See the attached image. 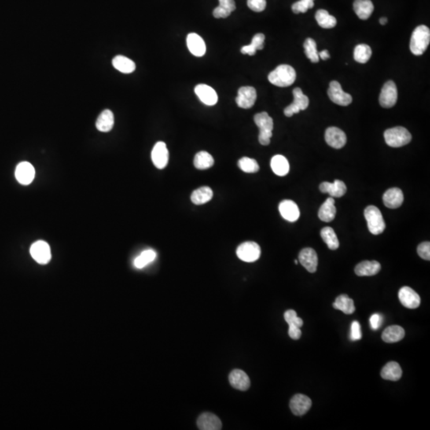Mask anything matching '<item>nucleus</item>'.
Returning <instances> with one entry per match:
<instances>
[{
	"mask_svg": "<svg viewBox=\"0 0 430 430\" xmlns=\"http://www.w3.org/2000/svg\"><path fill=\"white\" fill-rule=\"evenodd\" d=\"M379 22H380V24L381 25H386L387 24V22H388V19H387V18L383 17L380 19Z\"/></svg>",
	"mask_w": 430,
	"mask_h": 430,
	"instance_id": "864d4df0",
	"label": "nucleus"
},
{
	"mask_svg": "<svg viewBox=\"0 0 430 430\" xmlns=\"http://www.w3.org/2000/svg\"><path fill=\"white\" fill-rule=\"evenodd\" d=\"M354 11L360 19L366 20L373 13L374 4L371 0H354Z\"/></svg>",
	"mask_w": 430,
	"mask_h": 430,
	"instance_id": "cd10ccee",
	"label": "nucleus"
},
{
	"mask_svg": "<svg viewBox=\"0 0 430 430\" xmlns=\"http://www.w3.org/2000/svg\"><path fill=\"white\" fill-rule=\"evenodd\" d=\"M284 320L288 323V325H294V326L299 327V328H301L303 326V321H302V319L297 317L296 311L288 310L284 313Z\"/></svg>",
	"mask_w": 430,
	"mask_h": 430,
	"instance_id": "c03bdc74",
	"label": "nucleus"
},
{
	"mask_svg": "<svg viewBox=\"0 0 430 430\" xmlns=\"http://www.w3.org/2000/svg\"><path fill=\"white\" fill-rule=\"evenodd\" d=\"M257 91L252 86H243L240 88L236 97L237 106L244 109L252 108L256 102Z\"/></svg>",
	"mask_w": 430,
	"mask_h": 430,
	"instance_id": "9d476101",
	"label": "nucleus"
},
{
	"mask_svg": "<svg viewBox=\"0 0 430 430\" xmlns=\"http://www.w3.org/2000/svg\"><path fill=\"white\" fill-rule=\"evenodd\" d=\"M156 254L152 250L144 251L140 256L137 257L134 261V265L137 269H142L147 265L153 262L156 259Z\"/></svg>",
	"mask_w": 430,
	"mask_h": 430,
	"instance_id": "a19ab883",
	"label": "nucleus"
},
{
	"mask_svg": "<svg viewBox=\"0 0 430 430\" xmlns=\"http://www.w3.org/2000/svg\"><path fill=\"white\" fill-rule=\"evenodd\" d=\"M266 37L263 34H257L253 38L252 42L248 46H243L241 52L243 54H249L251 56L255 54L258 50H262L264 48Z\"/></svg>",
	"mask_w": 430,
	"mask_h": 430,
	"instance_id": "f704fd0d",
	"label": "nucleus"
},
{
	"mask_svg": "<svg viewBox=\"0 0 430 430\" xmlns=\"http://www.w3.org/2000/svg\"><path fill=\"white\" fill-rule=\"evenodd\" d=\"M271 168L273 172L279 176H284L289 171L288 159L281 155L273 156L271 159Z\"/></svg>",
	"mask_w": 430,
	"mask_h": 430,
	"instance_id": "2f4dec72",
	"label": "nucleus"
},
{
	"mask_svg": "<svg viewBox=\"0 0 430 430\" xmlns=\"http://www.w3.org/2000/svg\"><path fill=\"white\" fill-rule=\"evenodd\" d=\"M314 7V0H299L292 4V12L295 14L305 13Z\"/></svg>",
	"mask_w": 430,
	"mask_h": 430,
	"instance_id": "37998d69",
	"label": "nucleus"
},
{
	"mask_svg": "<svg viewBox=\"0 0 430 430\" xmlns=\"http://www.w3.org/2000/svg\"><path fill=\"white\" fill-rule=\"evenodd\" d=\"M247 5L255 12H262L266 8V0H248Z\"/></svg>",
	"mask_w": 430,
	"mask_h": 430,
	"instance_id": "a18cd8bd",
	"label": "nucleus"
},
{
	"mask_svg": "<svg viewBox=\"0 0 430 430\" xmlns=\"http://www.w3.org/2000/svg\"><path fill=\"white\" fill-rule=\"evenodd\" d=\"M299 263L307 269L309 273H315L318 266V257L312 248L303 249L299 254Z\"/></svg>",
	"mask_w": 430,
	"mask_h": 430,
	"instance_id": "f3484780",
	"label": "nucleus"
},
{
	"mask_svg": "<svg viewBox=\"0 0 430 430\" xmlns=\"http://www.w3.org/2000/svg\"><path fill=\"white\" fill-rule=\"evenodd\" d=\"M333 307L347 315L352 314L355 311V306L353 299L344 294L336 298L333 303Z\"/></svg>",
	"mask_w": 430,
	"mask_h": 430,
	"instance_id": "473e14b6",
	"label": "nucleus"
},
{
	"mask_svg": "<svg viewBox=\"0 0 430 430\" xmlns=\"http://www.w3.org/2000/svg\"><path fill=\"white\" fill-rule=\"evenodd\" d=\"M381 270V265L376 261H364L357 265L354 272L358 277H371L378 274Z\"/></svg>",
	"mask_w": 430,
	"mask_h": 430,
	"instance_id": "393cba45",
	"label": "nucleus"
},
{
	"mask_svg": "<svg viewBox=\"0 0 430 430\" xmlns=\"http://www.w3.org/2000/svg\"><path fill=\"white\" fill-rule=\"evenodd\" d=\"M385 141L387 145L392 148H400L409 144L412 136L407 129L403 127H395L386 130L384 133Z\"/></svg>",
	"mask_w": 430,
	"mask_h": 430,
	"instance_id": "20e7f679",
	"label": "nucleus"
},
{
	"mask_svg": "<svg viewBox=\"0 0 430 430\" xmlns=\"http://www.w3.org/2000/svg\"><path fill=\"white\" fill-rule=\"evenodd\" d=\"M295 264H296V265H297V264H298L297 260H295Z\"/></svg>",
	"mask_w": 430,
	"mask_h": 430,
	"instance_id": "5fc2aeb1",
	"label": "nucleus"
},
{
	"mask_svg": "<svg viewBox=\"0 0 430 430\" xmlns=\"http://www.w3.org/2000/svg\"><path fill=\"white\" fill-rule=\"evenodd\" d=\"M239 168L245 173H256L259 171V165L255 159L251 158L243 157L239 159Z\"/></svg>",
	"mask_w": 430,
	"mask_h": 430,
	"instance_id": "79ce46f5",
	"label": "nucleus"
},
{
	"mask_svg": "<svg viewBox=\"0 0 430 430\" xmlns=\"http://www.w3.org/2000/svg\"><path fill=\"white\" fill-rule=\"evenodd\" d=\"M254 122L259 128L260 144L267 146L270 144V140L273 137V120L271 116L266 112L258 113L254 116Z\"/></svg>",
	"mask_w": 430,
	"mask_h": 430,
	"instance_id": "7ed1b4c3",
	"label": "nucleus"
},
{
	"mask_svg": "<svg viewBox=\"0 0 430 430\" xmlns=\"http://www.w3.org/2000/svg\"><path fill=\"white\" fill-rule=\"evenodd\" d=\"M35 176V170L33 165L28 162L19 163L16 169V179L19 183L29 185L33 182Z\"/></svg>",
	"mask_w": 430,
	"mask_h": 430,
	"instance_id": "dca6fc26",
	"label": "nucleus"
},
{
	"mask_svg": "<svg viewBox=\"0 0 430 430\" xmlns=\"http://www.w3.org/2000/svg\"><path fill=\"white\" fill-rule=\"evenodd\" d=\"M296 78V71L288 65H281L269 74V82L278 87L292 86Z\"/></svg>",
	"mask_w": 430,
	"mask_h": 430,
	"instance_id": "f257e3e1",
	"label": "nucleus"
},
{
	"mask_svg": "<svg viewBox=\"0 0 430 430\" xmlns=\"http://www.w3.org/2000/svg\"><path fill=\"white\" fill-rule=\"evenodd\" d=\"M316 19L320 27L324 29H331L336 27L337 20L331 16L326 10H319L316 13Z\"/></svg>",
	"mask_w": 430,
	"mask_h": 430,
	"instance_id": "e433bc0d",
	"label": "nucleus"
},
{
	"mask_svg": "<svg viewBox=\"0 0 430 430\" xmlns=\"http://www.w3.org/2000/svg\"><path fill=\"white\" fill-rule=\"evenodd\" d=\"M336 208L335 206V200L333 198L330 197L323 203L319 210V218L323 222H330L336 218Z\"/></svg>",
	"mask_w": 430,
	"mask_h": 430,
	"instance_id": "a878e982",
	"label": "nucleus"
},
{
	"mask_svg": "<svg viewBox=\"0 0 430 430\" xmlns=\"http://www.w3.org/2000/svg\"><path fill=\"white\" fill-rule=\"evenodd\" d=\"M429 29L424 25H421L413 31L411 39H410L409 48L413 54L420 56L425 52L429 45Z\"/></svg>",
	"mask_w": 430,
	"mask_h": 430,
	"instance_id": "f03ea898",
	"label": "nucleus"
},
{
	"mask_svg": "<svg viewBox=\"0 0 430 430\" xmlns=\"http://www.w3.org/2000/svg\"><path fill=\"white\" fill-rule=\"evenodd\" d=\"M325 141L332 148L340 149L347 143V137L344 132L336 127H330L325 132Z\"/></svg>",
	"mask_w": 430,
	"mask_h": 430,
	"instance_id": "4468645a",
	"label": "nucleus"
},
{
	"mask_svg": "<svg viewBox=\"0 0 430 430\" xmlns=\"http://www.w3.org/2000/svg\"><path fill=\"white\" fill-rule=\"evenodd\" d=\"M288 336H290L291 339H294V340H297V339L301 337V330H300V328L294 326V325H289Z\"/></svg>",
	"mask_w": 430,
	"mask_h": 430,
	"instance_id": "3c124183",
	"label": "nucleus"
},
{
	"mask_svg": "<svg viewBox=\"0 0 430 430\" xmlns=\"http://www.w3.org/2000/svg\"><path fill=\"white\" fill-rule=\"evenodd\" d=\"M214 160L211 154L205 151L198 152L194 159V165L199 170H206L214 165Z\"/></svg>",
	"mask_w": 430,
	"mask_h": 430,
	"instance_id": "c9c22d12",
	"label": "nucleus"
},
{
	"mask_svg": "<svg viewBox=\"0 0 430 430\" xmlns=\"http://www.w3.org/2000/svg\"><path fill=\"white\" fill-rule=\"evenodd\" d=\"M362 331H361V326L358 321H353L351 327V338L352 341H357L359 339H362Z\"/></svg>",
	"mask_w": 430,
	"mask_h": 430,
	"instance_id": "de8ad7c7",
	"label": "nucleus"
},
{
	"mask_svg": "<svg viewBox=\"0 0 430 430\" xmlns=\"http://www.w3.org/2000/svg\"><path fill=\"white\" fill-rule=\"evenodd\" d=\"M218 1H219L218 7L230 14L234 12L236 9L234 0H218Z\"/></svg>",
	"mask_w": 430,
	"mask_h": 430,
	"instance_id": "09e8293b",
	"label": "nucleus"
},
{
	"mask_svg": "<svg viewBox=\"0 0 430 430\" xmlns=\"http://www.w3.org/2000/svg\"><path fill=\"white\" fill-rule=\"evenodd\" d=\"M279 211L281 216L288 222H296L299 218V209L295 202L292 200H284L279 205Z\"/></svg>",
	"mask_w": 430,
	"mask_h": 430,
	"instance_id": "aec40b11",
	"label": "nucleus"
},
{
	"mask_svg": "<svg viewBox=\"0 0 430 430\" xmlns=\"http://www.w3.org/2000/svg\"><path fill=\"white\" fill-rule=\"evenodd\" d=\"M320 190L323 193L329 194L332 198H340L347 192V187L341 180H335L334 182H324L321 184Z\"/></svg>",
	"mask_w": 430,
	"mask_h": 430,
	"instance_id": "b1692460",
	"label": "nucleus"
},
{
	"mask_svg": "<svg viewBox=\"0 0 430 430\" xmlns=\"http://www.w3.org/2000/svg\"><path fill=\"white\" fill-rule=\"evenodd\" d=\"M113 126L114 115L112 111L109 109L104 110L96 122L97 130L102 133H108L112 130Z\"/></svg>",
	"mask_w": 430,
	"mask_h": 430,
	"instance_id": "c756f323",
	"label": "nucleus"
},
{
	"mask_svg": "<svg viewBox=\"0 0 430 430\" xmlns=\"http://www.w3.org/2000/svg\"><path fill=\"white\" fill-rule=\"evenodd\" d=\"M318 54L323 60H327V59H329L330 57H331L329 52L327 49H324L323 51L320 52V53H318Z\"/></svg>",
	"mask_w": 430,
	"mask_h": 430,
	"instance_id": "603ef678",
	"label": "nucleus"
},
{
	"mask_svg": "<svg viewBox=\"0 0 430 430\" xmlns=\"http://www.w3.org/2000/svg\"><path fill=\"white\" fill-rule=\"evenodd\" d=\"M152 159L157 168L163 169L167 167L169 160V152L164 142L156 143L152 152Z\"/></svg>",
	"mask_w": 430,
	"mask_h": 430,
	"instance_id": "2eb2a0df",
	"label": "nucleus"
},
{
	"mask_svg": "<svg viewBox=\"0 0 430 430\" xmlns=\"http://www.w3.org/2000/svg\"><path fill=\"white\" fill-rule=\"evenodd\" d=\"M305 54L308 58L313 63H317L319 62V54L317 51V42L313 38H307L305 40L303 44Z\"/></svg>",
	"mask_w": 430,
	"mask_h": 430,
	"instance_id": "ea45409f",
	"label": "nucleus"
},
{
	"mask_svg": "<svg viewBox=\"0 0 430 430\" xmlns=\"http://www.w3.org/2000/svg\"><path fill=\"white\" fill-rule=\"evenodd\" d=\"M213 198L212 190L209 187H202L194 191L192 194V203L196 205H203L211 201Z\"/></svg>",
	"mask_w": 430,
	"mask_h": 430,
	"instance_id": "72a5a7b5",
	"label": "nucleus"
},
{
	"mask_svg": "<svg viewBox=\"0 0 430 430\" xmlns=\"http://www.w3.org/2000/svg\"><path fill=\"white\" fill-rule=\"evenodd\" d=\"M187 44L190 52L196 57H203L207 47L203 38L196 33H191L187 38Z\"/></svg>",
	"mask_w": 430,
	"mask_h": 430,
	"instance_id": "5701e85b",
	"label": "nucleus"
},
{
	"mask_svg": "<svg viewBox=\"0 0 430 430\" xmlns=\"http://www.w3.org/2000/svg\"><path fill=\"white\" fill-rule=\"evenodd\" d=\"M383 323V317L380 314H373L370 318V324L372 330H378Z\"/></svg>",
	"mask_w": 430,
	"mask_h": 430,
	"instance_id": "8fccbe9b",
	"label": "nucleus"
},
{
	"mask_svg": "<svg viewBox=\"0 0 430 430\" xmlns=\"http://www.w3.org/2000/svg\"><path fill=\"white\" fill-rule=\"evenodd\" d=\"M229 380L232 387L239 391H247L251 387V379L247 374L241 370H233L229 374Z\"/></svg>",
	"mask_w": 430,
	"mask_h": 430,
	"instance_id": "6ab92c4d",
	"label": "nucleus"
},
{
	"mask_svg": "<svg viewBox=\"0 0 430 430\" xmlns=\"http://www.w3.org/2000/svg\"><path fill=\"white\" fill-rule=\"evenodd\" d=\"M321 237L323 241L326 243L328 248L332 251H336L339 248V242L337 236L332 227H324L321 229Z\"/></svg>",
	"mask_w": 430,
	"mask_h": 430,
	"instance_id": "4c0bfd02",
	"label": "nucleus"
},
{
	"mask_svg": "<svg viewBox=\"0 0 430 430\" xmlns=\"http://www.w3.org/2000/svg\"><path fill=\"white\" fill-rule=\"evenodd\" d=\"M294 101L292 104L284 108V113L288 117H291L294 114L299 113V111L305 110L309 107V99L305 96L301 89L296 88L293 89Z\"/></svg>",
	"mask_w": 430,
	"mask_h": 430,
	"instance_id": "0eeeda50",
	"label": "nucleus"
},
{
	"mask_svg": "<svg viewBox=\"0 0 430 430\" xmlns=\"http://www.w3.org/2000/svg\"><path fill=\"white\" fill-rule=\"evenodd\" d=\"M114 68L123 74H131L136 70V64L129 57L117 55L112 60Z\"/></svg>",
	"mask_w": 430,
	"mask_h": 430,
	"instance_id": "7c9ffc66",
	"label": "nucleus"
},
{
	"mask_svg": "<svg viewBox=\"0 0 430 430\" xmlns=\"http://www.w3.org/2000/svg\"><path fill=\"white\" fill-rule=\"evenodd\" d=\"M312 404V400L309 397L301 394H296L290 401V409L296 416H302L309 411Z\"/></svg>",
	"mask_w": 430,
	"mask_h": 430,
	"instance_id": "ddd939ff",
	"label": "nucleus"
},
{
	"mask_svg": "<svg viewBox=\"0 0 430 430\" xmlns=\"http://www.w3.org/2000/svg\"><path fill=\"white\" fill-rule=\"evenodd\" d=\"M398 298L401 303L407 309H417L421 304V297L410 287H402L398 292Z\"/></svg>",
	"mask_w": 430,
	"mask_h": 430,
	"instance_id": "f8f14e48",
	"label": "nucleus"
},
{
	"mask_svg": "<svg viewBox=\"0 0 430 430\" xmlns=\"http://www.w3.org/2000/svg\"><path fill=\"white\" fill-rule=\"evenodd\" d=\"M398 101V89L396 85L392 81H388L385 83L382 89L379 103L383 108H392Z\"/></svg>",
	"mask_w": 430,
	"mask_h": 430,
	"instance_id": "6e6552de",
	"label": "nucleus"
},
{
	"mask_svg": "<svg viewBox=\"0 0 430 430\" xmlns=\"http://www.w3.org/2000/svg\"><path fill=\"white\" fill-rule=\"evenodd\" d=\"M31 257L35 262L41 265L49 263L51 259V251L48 243L44 241H38L31 245Z\"/></svg>",
	"mask_w": 430,
	"mask_h": 430,
	"instance_id": "9b49d317",
	"label": "nucleus"
},
{
	"mask_svg": "<svg viewBox=\"0 0 430 430\" xmlns=\"http://www.w3.org/2000/svg\"><path fill=\"white\" fill-rule=\"evenodd\" d=\"M417 254L419 257L424 260L429 261L430 259V243L424 241L421 243L417 247Z\"/></svg>",
	"mask_w": 430,
	"mask_h": 430,
	"instance_id": "49530a36",
	"label": "nucleus"
},
{
	"mask_svg": "<svg viewBox=\"0 0 430 430\" xmlns=\"http://www.w3.org/2000/svg\"><path fill=\"white\" fill-rule=\"evenodd\" d=\"M198 427L201 430L222 429V423L216 415L204 413L199 416L197 421Z\"/></svg>",
	"mask_w": 430,
	"mask_h": 430,
	"instance_id": "412c9836",
	"label": "nucleus"
},
{
	"mask_svg": "<svg viewBox=\"0 0 430 430\" xmlns=\"http://www.w3.org/2000/svg\"><path fill=\"white\" fill-rule=\"evenodd\" d=\"M364 216L367 222L368 229L374 235L381 234L386 229L383 214L378 207L369 206L364 211Z\"/></svg>",
	"mask_w": 430,
	"mask_h": 430,
	"instance_id": "39448f33",
	"label": "nucleus"
},
{
	"mask_svg": "<svg viewBox=\"0 0 430 430\" xmlns=\"http://www.w3.org/2000/svg\"><path fill=\"white\" fill-rule=\"evenodd\" d=\"M261 247L254 241L242 243L237 249V256L244 262H256L261 257Z\"/></svg>",
	"mask_w": 430,
	"mask_h": 430,
	"instance_id": "423d86ee",
	"label": "nucleus"
},
{
	"mask_svg": "<svg viewBox=\"0 0 430 430\" xmlns=\"http://www.w3.org/2000/svg\"><path fill=\"white\" fill-rule=\"evenodd\" d=\"M402 376V370L396 362H389L385 365L381 372V377L389 381H398Z\"/></svg>",
	"mask_w": 430,
	"mask_h": 430,
	"instance_id": "bb28decb",
	"label": "nucleus"
},
{
	"mask_svg": "<svg viewBox=\"0 0 430 430\" xmlns=\"http://www.w3.org/2000/svg\"><path fill=\"white\" fill-rule=\"evenodd\" d=\"M372 54V49L366 44H359L354 48V58L357 63L362 64L367 63Z\"/></svg>",
	"mask_w": 430,
	"mask_h": 430,
	"instance_id": "58836bf2",
	"label": "nucleus"
},
{
	"mask_svg": "<svg viewBox=\"0 0 430 430\" xmlns=\"http://www.w3.org/2000/svg\"><path fill=\"white\" fill-rule=\"evenodd\" d=\"M328 94L330 100L338 105L347 106L352 102V97L348 93H345L342 89L341 85L336 81L330 83Z\"/></svg>",
	"mask_w": 430,
	"mask_h": 430,
	"instance_id": "1a4fd4ad",
	"label": "nucleus"
},
{
	"mask_svg": "<svg viewBox=\"0 0 430 430\" xmlns=\"http://www.w3.org/2000/svg\"><path fill=\"white\" fill-rule=\"evenodd\" d=\"M405 337V330L398 325H392L386 328L382 335V339L386 343H397Z\"/></svg>",
	"mask_w": 430,
	"mask_h": 430,
	"instance_id": "c85d7f7f",
	"label": "nucleus"
},
{
	"mask_svg": "<svg viewBox=\"0 0 430 430\" xmlns=\"http://www.w3.org/2000/svg\"><path fill=\"white\" fill-rule=\"evenodd\" d=\"M195 92L199 100L209 106H212L218 102V95L216 92L211 86L200 84L195 88Z\"/></svg>",
	"mask_w": 430,
	"mask_h": 430,
	"instance_id": "a211bd4d",
	"label": "nucleus"
},
{
	"mask_svg": "<svg viewBox=\"0 0 430 430\" xmlns=\"http://www.w3.org/2000/svg\"><path fill=\"white\" fill-rule=\"evenodd\" d=\"M383 199L385 206L388 208H398L403 203V193L399 188H391L385 192Z\"/></svg>",
	"mask_w": 430,
	"mask_h": 430,
	"instance_id": "4be33fe9",
	"label": "nucleus"
}]
</instances>
